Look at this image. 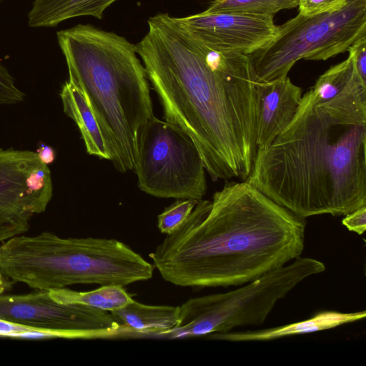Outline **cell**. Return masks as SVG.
I'll return each instance as SVG.
<instances>
[{"mask_svg": "<svg viewBox=\"0 0 366 366\" xmlns=\"http://www.w3.org/2000/svg\"><path fill=\"white\" fill-rule=\"evenodd\" d=\"M68 81L92 107L120 172L134 170L139 139L152 117L145 67L136 46L124 36L91 24L56 33Z\"/></svg>", "mask_w": 366, "mask_h": 366, "instance_id": "4", "label": "cell"}, {"mask_svg": "<svg viewBox=\"0 0 366 366\" xmlns=\"http://www.w3.org/2000/svg\"><path fill=\"white\" fill-rule=\"evenodd\" d=\"M118 0H34L28 12L31 28L54 27L76 17L102 19L107 8Z\"/></svg>", "mask_w": 366, "mask_h": 366, "instance_id": "15", "label": "cell"}, {"mask_svg": "<svg viewBox=\"0 0 366 366\" xmlns=\"http://www.w3.org/2000/svg\"><path fill=\"white\" fill-rule=\"evenodd\" d=\"M355 69L353 57L349 54L345 60L322 74L307 92L316 104L329 101L345 87Z\"/></svg>", "mask_w": 366, "mask_h": 366, "instance_id": "18", "label": "cell"}, {"mask_svg": "<svg viewBox=\"0 0 366 366\" xmlns=\"http://www.w3.org/2000/svg\"><path fill=\"white\" fill-rule=\"evenodd\" d=\"M348 0H298L299 14L314 16L334 12L342 8Z\"/></svg>", "mask_w": 366, "mask_h": 366, "instance_id": "21", "label": "cell"}, {"mask_svg": "<svg viewBox=\"0 0 366 366\" xmlns=\"http://www.w3.org/2000/svg\"><path fill=\"white\" fill-rule=\"evenodd\" d=\"M347 51L353 57L359 76L366 83V36L357 39Z\"/></svg>", "mask_w": 366, "mask_h": 366, "instance_id": "23", "label": "cell"}, {"mask_svg": "<svg viewBox=\"0 0 366 366\" xmlns=\"http://www.w3.org/2000/svg\"><path fill=\"white\" fill-rule=\"evenodd\" d=\"M1 1V0H0V1Z\"/></svg>", "mask_w": 366, "mask_h": 366, "instance_id": "27", "label": "cell"}, {"mask_svg": "<svg viewBox=\"0 0 366 366\" xmlns=\"http://www.w3.org/2000/svg\"><path fill=\"white\" fill-rule=\"evenodd\" d=\"M342 223L349 231L362 235L366 229V206L345 215Z\"/></svg>", "mask_w": 366, "mask_h": 366, "instance_id": "24", "label": "cell"}, {"mask_svg": "<svg viewBox=\"0 0 366 366\" xmlns=\"http://www.w3.org/2000/svg\"><path fill=\"white\" fill-rule=\"evenodd\" d=\"M306 224L247 181L229 182L212 201L200 199L149 257L177 286H241L300 257Z\"/></svg>", "mask_w": 366, "mask_h": 366, "instance_id": "3", "label": "cell"}, {"mask_svg": "<svg viewBox=\"0 0 366 366\" xmlns=\"http://www.w3.org/2000/svg\"><path fill=\"white\" fill-rule=\"evenodd\" d=\"M135 45L164 119L189 137L213 181H246L256 144V76L249 55L189 42L158 13Z\"/></svg>", "mask_w": 366, "mask_h": 366, "instance_id": "1", "label": "cell"}, {"mask_svg": "<svg viewBox=\"0 0 366 366\" xmlns=\"http://www.w3.org/2000/svg\"><path fill=\"white\" fill-rule=\"evenodd\" d=\"M11 286V280L4 274L0 269V294L4 293Z\"/></svg>", "mask_w": 366, "mask_h": 366, "instance_id": "26", "label": "cell"}, {"mask_svg": "<svg viewBox=\"0 0 366 366\" xmlns=\"http://www.w3.org/2000/svg\"><path fill=\"white\" fill-rule=\"evenodd\" d=\"M246 181L305 219L366 206V83L357 69L329 101L302 95L290 123L257 149Z\"/></svg>", "mask_w": 366, "mask_h": 366, "instance_id": "2", "label": "cell"}, {"mask_svg": "<svg viewBox=\"0 0 366 366\" xmlns=\"http://www.w3.org/2000/svg\"><path fill=\"white\" fill-rule=\"evenodd\" d=\"M199 200L177 199L157 217L159 230L167 235L177 231L187 220Z\"/></svg>", "mask_w": 366, "mask_h": 366, "instance_id": "20", "label": "cell"}, {"mask_svg": "<svg viewBox=\"0 0 366 366\" xmlns=\"http://www.w3.org/2000/svg\"><path fill=\"white\" fill-rule=\"evenodd\" d=\"M366 311L340 312L323 311L311 318L279 327L257 330L229 331L212 333L206 337L209 340L231 342L269 341L288 336L312 333L363 320Z\"/></svg>", "mask_w": 366, "mask_h": 366, "instance_id": "13", "label": "cell"}, {"mask_svg": "<svg viewBox=\"0 0 366 366\" xmlns=\"http://www.w3.org/2000/svg\"><path fill=\"white\" fill-rule=\"evenodd\" d=\"M171 21L182 35L208 49L247 55L265 46L278 30L273 17L235 13L204 11Z\"/></svg>", "mask_w": 366, "mask_h": 366, "instance_id": "11", "label": "cell"}, {"mask_svg": "<svg viewBox=\"0 0 366 366\" xmlns=\"http://www.w3.org/2000/svg\"><path fill=\"white\" fill-rule=\"evenodd\" d=\"M0 319L49 331L59 338L101 339L130 335L110 312L59 303L47 290H36L24 295L0 294Z\"/></svg>", "mask_w": 366, "mask_h": 366, "instance_id": "9", "label": "cell"}, {"mask_svg": "<svg viewBox=\"0 0 366 366\" xmlns=\"http://www.w3.org/2000/svg\"><path fill=\"white\" fill-rule=\"evenodd\" d=\"M59 95L64 112L78 127L87 153L112 161V154L96 116L81 90L67 80Z\"/></svg>", "mask_w": 366, "mask_h": 366, "instance_id": "14", "label": "cell"}, {"mask_svg": "<svg viewBox=\"0 0 366 366\" xmlns=\"http://www.w3.org/2000/svg\"><path fill=\"white\" fill-rule=\"evenodd\" d=\"M36 152L40 161L45 164L49 165L55 159L56 154L54 149L47 144H41Z\"/></svg>", "mask_w": 366, "mask_h": 366, "instance_id": "25", "label": "cell"}, {"mask_svg": "<svg viewBox=\"0 0 366 366\" xmlns=\"http://www.w3.org/2000/svg\"><path fill=\"white\" fill-rule=\"evenodd\" d=\"M52 196L51 171L36 152L0 148V242L26 232Z\"/></svg>", "mask_w": 366, "mask_h": 366, "instance_id": "10", "label": "cell"}, {"mask_svg": "<svg viewBox=\"0 0 366 366\" xmlns=\"http://www.w3.org/2000/svg\"><path fill=\"white\" fill-rule=\"evenodd\" d=\"M325 270L322 262L300 256L236 290L190 298L179 306L176 326L159 337H195L260 325L279 300L307 277Z\"/></svg>", "mask_w": 366, "mask_h": 366, "instance_id": "6", "label": "cell"}, {"mask_svg": "<svg viewBox=\"0 0 366 366\" xmlns=\"http://www.w3.org/2000/svg\"><path fill=\"white\" fill-rule=\"evenodd\" d=\"M0 336L29 338L54 337L53 334L49 331L26 327L1 319Z\"/></svg>", "mask_w": 366, "mask_h": 366, "instance_id": "22", "label": "cell"}, {"mask_svg": "<svg viewBox=\"0 0 366 366\" xmlns=\"http://www.w3.org/2000/svg\"><path fill=\"white\" fill-rule=\"evenodd\" d=\"M302 89L284 76L256 82V144H270L295 117Z\"/></svg>", "mask_w": 366, "mask_h": 366, "instance_id": "12", "label": "cell"}, {"mask_svg": "<svg viewBox=\"0 0 366 366\" xmlns=\"http://www.w3.org/2000/svg\"><path fill=\"white\" fill-rule=\"evenodd\" d=\"M142 192L158 198L202 199L205 168L192 141L154 116L142 133L134 169Z\"/></svg>", "mask_w": 366, "mask_h": 366, "instance_id": "8", "label": "cell"}, {"mask_svg": "<svg viewBox=\"0 0 366 366\" xmlns=\"http://www.w3.org/2000/svg\"><path fill=\"white\" fill-rule=\"evenodd\" d=\"M154 266L115 239L64 238L50 232L16 235L0 244V269L12 282L50 290L76 284L123 287L147 281Z\"/></svg>", "mask_w": 366, "mask_h": 366, "instance_id": "5", "label": "cell"}, {"mask_svg": "<svg viewBox=\"0 0 366 366\" xmlns=\"http://www.w3.org/2000/svg\"><path fill=\"white\" fill-rule=\"evenodd\" d=\"M51 297L61 304H76L112 312L124 307L134 300L124 287L117 285H103L86 292L66 287L49 290Z\"/></svg>", "mask_w": 366, "mask_h": 366, "instance_id": "17", "label": "cell"}, {"mask_svg": "<svg viewBox=\"0 0 366 366\" xmlns=\"http://www.w3.org/2000/svg\"><path fill=\"white\" fill-rule=\"evenodd\" d=\"M366 36V0H348L340 9L314 16L298 13L278 26L274 37L249 54L257 81L287 76L300 59L327 60L347 51Z\"/></svg>", "mask_w": 366, "mask_h": 366, "instance_id": "7", "label": "cell"}, {"mask_svg": "<svg viewBox=\"0 0 366 366\" xmlns=\"http://www.w3.org/2000/svg\"><path fill=\"white\" fill-rule=\"evenodd\" d=\"M110 312L130 335L138 333L159 337L177 324L179 306L149 305L133 300Z\"/></svg>", "mask_w": 366, "mask_h": 366, "instance_id": "16", "label": "cell"}, {"mask_svg": "<svg viewBox=\"0 0 366 366\" xmlns=\"http://www.w3.org/2000/svg\"><path fill=\"white\" fill-rule=\"evenodd\" d=\"M298 6V0H212L206 12H224L273 17Z\"/></svg>", "mask_w": 366, "mask_h": 366, "instance_id": "19", "label": "cell"}]
</instances>
